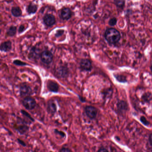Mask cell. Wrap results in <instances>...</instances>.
Segmentation results:
<instances>
[{"mask_svg":"<svg viewBox=\"0 0 152 152\" xmlns=\"http://www.w3.org/2000/svg\"><path fill=\"white\" fill-rule=\"evenodd\" d=\"M40 59L43 63L46 64H50L53 59V54L50 51L45 50L41 52Z\"/></svg>","mask_w":152,"mask_h":152,"instance_id":"3957f363","label":"cell"},{"mask_svg":"<svg viewBox=\"0 0 152 152\" xmlns=\"http://www.w3.org/2000/svg\"><path fill=\"white\" fill-rule=\"evenodd\" d=\"M118 107L119 109L121 110H126L127 108V104L126 103L123 101H121L119 103L118 105Z\"/></svg>","mask_w":152,"mask_h":152,"instance_id":"e0dca14e","label":"cell"},{"mask_svg":"<svg viewBox=\"0 0 152 152\" xmlns=\"http://www.w3.org/2000/svg\"><path fill=\"white\" fill-rule=\"evenodd\" d=\"M18 141H19V143L21 145H22L23 146H26V145L25 143H24V141H22L20 139L18 140Z\"/></svg>","mask_w":152,"mask_h":152,"instance_id":"d4e9b609","label":"cell"},{"mask_svg":"<svg viewBox=\"0 0 152 152\" xmlns=\"http://www.w3.org/2000/svg\"><path fill=\"white\" fill-rule=\"evenodd\" d=\"M43 21L45 26L51 27L56 23V19L54 15L52 14H46L43 18Z\"/></svg>","mask_w":152,"mask_h":152,"instance_id":"277c9868","label":"cell"},{"mask_svg":"<svg viewBox=\"0 0 152 152\" xmlns=\"http://www.w3.org/2000/svg\"><path fill=\"white\" fill-rule=\"evenodd\" d=\"M11 12L12 15L16 18H19L22 16V11L19 7H13L11 9Z\"/></svg>","mask_w":152,"mask_h":152,"instance_id":"4fadbf2b","label":"cell"},{"mask_svg":"<svg viewBox=\"0 0 152 152\" xmlns=\"http://www.w3.org/2000/svg\"><path fill=\"white\" fill-rule=\"evenodd\" d=\"M104 37L109 44H115L118 43L121 39V35L120 32L116 29L110 28L105 31Z\"/></svg>","mask_w":152,"mask_h":152,"instance_id":"6da1fadb","label":"cell"},{"mask_svg":"<svg viewBox=\"0 0 152 152\" xmlns=\"http://www.w3.org/2000/svg\"><path fill=\"white\" fill-rule=\"evenodd\" d=\"M117 19L116 18H113L109 21L108 24L110 26H114L117 23Z\"/></svg>","mask_w":152,"mask_h":152,"instance_id":"d6986e66","label":"cell"},{"mask_svg":"<svg viewBox=\"0 0 152 152\" xmlns=\"http://www.w3.org/2000/svg\"><path fill=\"white\" fill-rule=\"evenodd\" d=\"M47 110L48 113L51 115L54 114L56 112V105L53 100H50L47 103Z\"/></svg>","mask_w":152,"mask_h":152,"instance_id":"8fae6325","label":"cell"},{"mask_svg":"<svg viewBox=\"0 0 152 152\" xmlns=\"http://www.w3.org/2000/svg\"><path fill=\"white\" fill-rule=\"evenodd\" d=\"M80 67L81 70L86 71H90L92 68V63L88 59H83L80 63Z\"/></svg>","mask_w":152,"mask_h":152,"instance_id":"52a82bcc","label":"cell"},{"mask_svg":"<svg viewBox=\"0 0 152 152\" xmlns=\"http://www.w3.org/2000/svg\"><path fill=\"white\" fill-rule=\"evenodd\" d=\"M64 31L63 30H58V31H57L56 34H55V37H57V38L60 37V36H62V35L64 34Z\"/></svg>","mask_w":152,"mask_h":152,"instance_id":"7402d4cb","label":"cell"},{"mask_svg":"<svg viewBox=\"0 0 152 152\" xmlns=\"http://www.w3.org/2000/svg\"><path fill=\"white\" fill-rule=\"evenodd\" d=\"M72 13L70 9L65 7L61 9L60 18L64 20H68L72 17Z\"/></svg>","mask_w":152,"mask_h":152,"instance_id":"ba28073f","label":"cell"},{"mask_svg":"<svg viewBox=\"0 0 152 152\" xmlns=\"http://www.w3.org/2000/svg\"><path fill=\"white\" fill-rule=\"evenodd\" d=\"M22 103L26 109L30 110L33 109L36 107V101L33 98L30 96L25 97L22 101Z\"/></svg>","mask_w":152,"mask_h":152,"instance_id":"7a4b0ae2","label":"cell"},{"mask_svg":"<svg viewBox=\"0 0 152 152\" xmlns=\"http://www.w3.org/2000/svg\"><path fill=\"white\" fill-rule=\"evenodd\" d=\"M32 89L29 85L22 83L20 86V93L22 97L29 96L32 94Z\"/></svg>","mask_w":152,"mask_h":152,"instance_id":"5b68a950","label":"cell"},{"mask_svg":"<svg viewBox=\"0 0 152 152\" xmlns=\"http://www.w3.org/2000/svg\"><path fill=\"white\" fill-rule=\"evenodd\" d=\"M21 113L23 115L25 116L26 117H27V118H29V119L31 120V121H34V119L31 117V115L29 114L27 112H26L25 111L23 110H21Z\"/></svg>","mask_w":152,"mask_h":152,"instance_id":"ffe728a7","label":"cell"},{"mask_svg":"<svg viewBox=\"0 0 152 152\" xmlns=\"http://www.w3.org/2000/svg\"><path fill=\"white\" fill-rule=\"evenodd\" d=\"M38 9V6L36 4L31 3L27 7L26 11L28 14L31 15L36 13Z\"/></svg>","mask_w":152,"mask_h":152,"instance_id":"5bb4252c","label":"cell"},{"mask_svg":"<svg viewBox=\"0 0 152 152\" xmlns=\"http://www.w3.org/2000/svg\"><path fill=\"white\" fill-rule=\"evenodd\" d=\"M47 88L50 91L57 92L59 90V85L54 80H49L47 82Z\"/></svg>","mask_w":152,"mask_h":152,"instance_id":"30bf717a","label":"cell"},{"mask_svg":"<svg viewBox=\"0 0 152 152\" xmlns=\"http://www.w3.org/2000/svg\"><path fill=\"white\" fill-rule=\"evenodd\" d=\"M60 152H71V150L70 148H68L66 147H63L61 148L60 150Z\"/></svg>","mask_w":152,"mask_h":152,"instance_id":"603a6c76","label":"cell"},{"mask_svg":"<svg viewBox=\"0 0 152 152\" xmlns=\"http://www.w3.org/2000/svg\"><path fill=\"white\" fill-rule=\"evenodd\" d=\"M151 71H152V65L151 66Z\"/></svg>","mask_w":152,"mask_h":152,"instance_id":"83f0119b","label":"cell"},{"mask_svg":"<svg viewBox=\"0 0 152 152\" xmlns=\"http://www.w3.org/2000/svg\"><path fill=\"white\" fill-rule=\"evenodd\" d=\"M12 43L10 41H5L1 43L0 46V49L1 51L8 52L10 51L12 49Z\"/></svg>","mask_w":152,"mask_h":152,"instance_id":"7c38bea8","label":"cell"},{"mask_svg":"<svg viewBox=\"0 0 152 152\" xmlns=\"http://www.w3.org/2000/svg\"><path fill=\"white\" fill-rule=\"evenodd\" d=\"M41 53L40 52V50L39 48L36 47H33L31 49L29 54V58L32 60H37L39 59V58H40Z\"/></svg>","mask_w":152,"mask_h":152,"instance_id":"9c48e42d","label":"cell"},{"mask_svg":"<svg viewBox=\"0 0 152 152\" xmlns=\"http://www.w3.org/2000/svg\"><path fill=\"white\" fill-rule=\"evenodd\" d=\"M149 141L150 145L152 146V133L150 135V136H149Z\"/></svg>","mask_w":152,"mask_h":152,"instance_id":"484cf974","label":"cell"},{"mask_svg":"<svg viewBox=\"0 0 152 152\" xmlns=\"http://www.w3.org/2000/svg\"><path fill=\"white\" fill-rule=\"evenodd\" d=\"M141 121L144 124H145V125H147V124L148 123V122L146 121V118H144V117H141Z\"/></svg>","mask_w":152,"mask_h":152,"instance_id":"cb8c5ba5","label":"cell"},{"mask_svg":"<svg viewBox=\"0 0 152 152\" xmlns=\"http://www.w3.org/2000/svg\"><path fill=\"white\" fill-rule=\"evenodd\" d=\"M13 63L16 65L19 66H26L27 65V64H26V63H24V62L19 60H14Z\"/></svg>","mask_w":152,"mask_h":152,"instance_id":"ac0fdd59","label":"cell"},{"mask_svg":"<svg viewBox=\"0 0 152 152\" xmlns=\"http://www.w3.org/2000/svg\"><path fill=\"white\" fill-rule=\"evenodd\" d=\"M17 33V27L15 26H12L9 27L6 32V35L9 37H14Z\"/></svg>","mask_w":152,"mask_h":152,"instance_id":"9a60e30c","label":"cell"},{"mask_svg":"<svg viewBox=\"0 0 152 152\" xmlns=\"http://www.w3.org/2000/svg\"><path fill=\"white\" fill-rule=\"evenodd\" d=\"M125 1L124 0H114V3L117 7L120 9H123L125 6Z\"/></svg>","mask_w":152,"mask_h":152,"instance_id":"2e32d148","label":"cell"},{"mask_svg":"<svg viewBox=\"0 0 152 152\" xmlns=\"http://www.w3.org/2000/svg\"><path fill=\"white\" fill-rule=\"evenodd\" d=\"M85 113L87 116L91 119H94L96 117L97 109L92 106H87L85 108Z\"/></svg>","mask_w":152,"mask_h":152,"instance_id":"8992f818","label":"cell"},{"mask_svg":"<svg viewBox=\"0 0 152 152\" xmlns=\"http://www.w3.org/2000/svg\"><path fill=\"white\" fill-rule=\"evenodd\" d=\"M105 151H108V150L106 149V148H101L98 150V152H105Z\"/></svg>","mask_w":152,"mask_h":152,"instance_id":"4316f807","label":"cell"},{"mask_svg":"<svg viewBox=\"0 0 152 152\" xmlns=\"http://www.w3.org/2000/svg\"><path fill=\"white\" fill-rule=\"evenodd\" d=\"M25 30H26V28H25V26L23 25H21L19 27L18 32H19V33L20 34L22 33Z\"/></svg>","mask_w":152,"mask_h":152,"instance_id":"44dd1931","label":"cell"}]
</instances>
